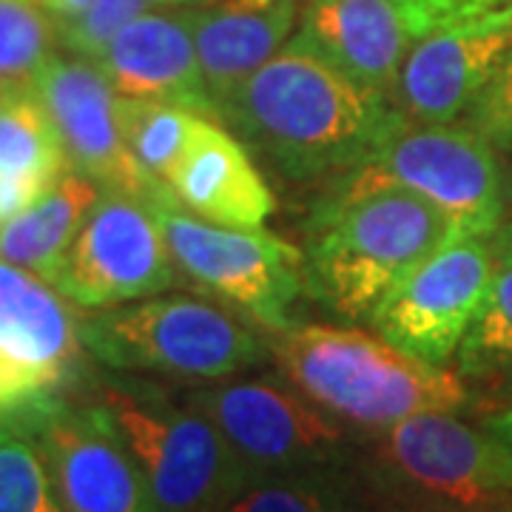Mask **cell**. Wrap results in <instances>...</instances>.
Instances as JSON below:
<instances>
[{"label":"cell","mask_w":512,"mask_h":512,"mask_svg":"<svg viewBox=\"0 0 512 512\" xmlns=\"http://www.w3.org/2000/svg\"><path fill=\"white\" fill-rule=\"evenodd\" d=\"M399 114L296 37L220 106V123L285 183H336L365 160Z\"/></svg>","instance_id":"6da1fadb"},{"label":"cell","mask_w":512,"mask_h":512,"mask_svg":"<svg viewBox=\"0 0 512 512\" xmlns=\"http://www.w3.org/2000/svg\"><path fill=\"white\" fill-rule=\"evenodd\" d=\"M268 342L282 379L359 433H379L421 413H461L473 404V390L456 367L421 362L379 333L293 325Z\"/></svg>","instance_id":"7a4b0ae2"},{"label":"cell","mask_w":512,"mask_h":512,"mask_svg":"<svg viewBox=\"0 0 512 512\" xmlns=\"http://www.w3.org/2000/svg\"><path fill=\"white\" fill-rule=\"evenodd\" d=\"M456 237L439 208L407 191L316 200L305 228L308 293L342 322H373L404 279Z\"/></svg>","instance_id":"3957f363"},{"label":"cell","mask_w":512,"mask_h":512,"mask_svg":"<svg viewBox=\"0 0 512 512\" xmlns=\"http://www.w3.org/2000/svg\"><path fill=\"white\" fill-rule=\"evenodd\" d=\"M80 339L100 365L188 384L242 376L271 359V342L220 302L171 293L80 316Z\"/></svg>","instance_id":"277c9868"},{"label":"cell","mask_w":512,"mask_h":512,"mask_svg":"<svg viewBox=\"0 0 512 512\" xmlns=\"http://www.w3.org/2000/svg\"><path fill=\"white\" fill-rule=\"evenodd\" d=\"M484 137L453 123H407L384 134L379 146L319 200H353L373 191H407L439 208L458 237H498L507 217L504 165Z\"/></svg>","instance_id":"5b68a950"},{"label":"cell","mask_w":512,"mask_h":512,"mask_svg":"<svg viewBox=\"0 0 512 512\" xmlns=\"http://www.w3.org/2000/svg\"><path fill=\"white\" fill-rule=\"evenodd\" d=\"M183 399L220 430L248 476L348 478L362 473L367 433L302 396L288 379H225Z\"/></svg>","instance_id":"8992f818"},{"label":"cell","mask_w":512,"mask_h":512,"mask_svg":"<svg viewBox=\"0 0 512 512\" xmlns=\"http://www.w3.org/2000/svg\"><path fill=\"white\" fill-rule=\"evenodd\" d=\"M94 404L109 419L163 512H214L248 478L220 430L157 384L109 379Z\"/></svg>","instance_id":"52a82bcc"},{"label":"cell","mask_w":512,"mask_h":512,"mask_svg":"<svg viewBox=\"0 0 512 512\" xmlns=\"http://www.w3.org/2000/svg\"><path fill=\"white\" fill-rule=\"evenodd\" d=\"M362 481L376 507L510 501L512 450L458 413H421L367 433Z\"/></svg>","instance_id":"ba28073f"},{"label":"cell","mask_w":512,"mask_h":512,"mask_svg":"<svg viewBox=\"0 0 512 512\" xmlns=\"http://www.w3.org/2000/svg\"><path fill=\"white\" fill-rule=\"evenodd\" d=\"M148 205L185 279L271 333L296 325L293 305L308 291L302 248L262 228L211 225L188 214L171 191Z\"/></svg>","instance_id":"9c48e42d"},{"label":"cell","mask_w":512,"mask_h":512,"mask_svg":"<svg viewBox=\"0 0 512 512\" xmlns=\"http://www.w3.org/2000/svg\"><path fill=\"white\" fill-rule=\"evenodd\" d=\"M177 276L151 205L103 188L52 285L74 308L103 311L160 296L177 285Z\"/></svg>","instance_id":"30bf717a"},{"label":"cell","mask_w":512,"mask_h":512,"mask_svg":"<svg viewBox=\"0 0 512 512\" xmlns=\"http://www.w3.org/2000/svg\"><path fill=\"white\" fill-rule=\"evenodd\" d=\"M490 239L456 237L441 245L373 316L376 333L421 362L453 367L498 265Z\"/></svg>","instance_id":"8fae6325"},{"label":"cell","mask_w":512,"mask_h":512,"mask_svg":"<svg viewBox=\"0 0 512 512\" xmlns=\"http://www.w3.org/2000/svg\"><path fill=\"white\" fill-rule=\"evenodd\" d=\"M32 89L55 123L72 171L92 177L106 191H123L143 202L168 191L134 163L123 134V97L114 92L100 63L55 55Z\"/></svg>","instance_id":"7c38bea8"},{"label":"cell","mask_w":512,"mask_h":512,"mask_svg":"<svg viewBox=\"0 0 512 512\" xmlns=\"http://www.w3.org/2000/svg\"><path fill=\"white\" fill-rule=\"evenodd\" d=\"M512 49V3L419 37L387 94L407 123H456Z\"/></svg>","instance_id":"4fadbf2b"},{"label":"cell","mask_w":512,"mask_h":512,"mask_svg":"<svg viewBox=\"0 0 512 512\" xmlns=\"http://www.w3.org/2000/svg\"><path fill=\"white\" fill-rule=\"evenodd\" d=\"M63 512H163L97 404H63L32 433Z\"/></svg>","instance_id":"5bb4252c"},{"label":"cell","mask_w":512,"mask_h":512,"mask_svg":"<svg viewBox=\"0 0 512 512\" xmlns=\"http://www.w3.org/2000/svg\"><path fill=\"white\" fill-rule=\"evenodd\" d=\"M197 9H146L128 23L97 60L123 100L174 103L220 120L202 80Z\"/></svg>","instance_id":"9a60e30c"},{"label":"cell","mask_w":512,"mask_h":512,"mask_svg":"<svg viewBox=\"0 0 512 512\" xmlns=\"http://www.w3.org/2000/svg\"><path fill=\"white\" fill-rule=\"evenodd\" d=\"M296 40L376 94H390L416 43L396 0H305Z\"/></svg>","instance_id":"2e32d148"},{"label":"cell","mask_w":512,"mask_h":512,"mask_svg":"<svg viewBox=\"0 0 512 512\" xmlns=\"http://www.w3.org/2000/svg\"><path fill=\"white\" fill-rule=\"evenodd\" d=\"M168 191L188 214L222 228L254 231L276 208L274 191L248 146L211 117L197 120L191 146L174 168Z\"/></svg>","instance_id":"e0dca14e"},{"label":"cell","mask_w":512,"mask_h":512,"mask_svg":"<svg viewBox=\"0 0 512 512\" xmlns=\"http://www.w3.org/2000/svg\"><path fill=\"white\" fill-rule=\"evenodd\" d=\"M83 353L72 302L52 282L0 259V356L69 387Z\"/></svg>","instance_id":"ac0fdd59"},{"label":"cell","mask_w":512,"mask_h":512,"mask_svg":"<svg viewBox=\"0 0 512 512\" xmlns=\"http://www.w3.org/2000/svg\"><path fill=\"white\" fill-rule=\"evenodd\" d=\"M305 0H214L194 15L202 80L214 109L291 40Z\"/></svg>","instance_id":"d6986e66"},{"label":"cell","mask_w":512,"mask_h":512,"mask_svg":"<svg viewBox=\"0 0 512 512\" xmlns=\"http://www.w3.org/2000/svg\"><path fill=\"white\" fill-rule=\"evenodd\" d=\"M100 197L103 185L97 180L80 171H66L29 211L0 222V259L55 282L63 259Z\"/></svg>","instance_id":"ffe728a7"},{"label":"cell","mask_w":512,"mask_h":512,"mask_svg":"<svg viewBox=\"0 0 512 512\" xmlns=\"http://www.w3.org/2000/svg\"><path fill=\"white\" fill-rule=\"evenodd\" d=\"M214 512H376L362 473L348 478L248 476Z\"/></svg>","instance_id":"44dd1931"},{"label":"cell","mask_w":512,"mask_h":512,"mask_svg":"<svg viewBox=\"0 0 512 512\" xmlns=\"http://www.w3.org/2000/svg\"><path fill=\"white\" fill-rule=\"evenodd\" d=\"M453 367L467 384L512 387V256L498 254L490 291L458 345Z\"/></svg>","instance_id":"7402d4cb"},{"label":"cell","mask_w":512,"mask_h":512,"mask_svg":"<svg viewBox=\"0 0 512 512\" xmlns=\"http://www.w3.org/2000/svg\"><path fill=\"white\" fill-rule=\"evenodd\" d=\"M72 171L60 134L35 89L20 92L0 111V174L55 185Z\"/></svg>","instance_id":"603a6c76"},{"label":"cell","mask_w":512,"mask_h":512,"mask_svg":"<svg viewBox=\"0 0 512 512\" xmlns=\"http://www.w3.org/2000/svg\"><path fill=\"white\" fill-rule=\"evenodd\" d=\"M123 134L134 163L146 171L151 180L163 183L180 165L191 146L197 120L205 114L174 106V103H148V100H123Z\"/></svg>","instance_id":"cb8c5ba5"},{"label":"cell","mask_w":512,"mask_h":512,"mask_svg":"<svg viewBox=\"0 0 512 512\" xmlns=\"http://www.w3.org/2000/svg\"><path fill=\"white\" fill-rule=\"evenodd\" d=\"M57 46V23L37 0H0V83L32 89Z\"/></svg>","instance_id":"d4e9b609"},{"label":"cell","mask_w":512,"mask_h":512,"mask_svg":"<svg viewBox=\"0 0 512 512\" xmlns=\"http://www.w3.org/2000/svg\"><path fill=\"white\" fill-rule=\"evenodd\" d=\"M0 512H63L35 441L0 427Z\"/></svg>","instance_id":"484cf974"},{"label":"cell","mask_w":512,"mask_h":512,"mask_svg":"<svg viewBox=\"0 0 512 512\" xmlns=\"http://www.w3.org/2000/svg\"><path fill=\"white\" fill-rule=\"evenodd\" d=\"M146 9V0H92L83 15L57 23V43L66 55L97 63L111 40Z\"/></svg>","instance_id":"4316f807"},{"label":"cell","mask_w":512,"mask_h":512,"mask_svg":"<svg viewBox=\"0 0 512 512\" xmlns=\"http://www.w3.org/2000/svg\"><path fill=\"white\" fill-rule=\"evenodd\" d=\"M461 126L473 128L501 157H512V49L487 89L461 117Z\"/></svg>","instance_id":"83f0119b"},{"label":"cell","mask_w":512,"mask_h":512,"mask_svg":"<svg viewBox=\"0 0 512 512\" xmlns=\"http://www.w3.org/2000/svg\"><path fill=\"white\" fill-rule=\"evenodd\" d=\"M402 9L404 20L416 40L441 26H450L456 20L473 18L481 12H490L498 6H507L512 0H396Z\"/></svg>","instance_id":"f1b7e54d"},{"label":"cell","mask_w":512,"mask_h":512,"mask_svg":"<svg viewBox=\"0 0 512 512\" xmlns=\"http://www.w3.org/2000/svg\"><path fill=\"white\" fill-rule=\"evenodd\" d=\"M55 185L29 180V177H3L0 174V222L12 220L23 211H29L35 202H40Z\"/></svg>","instance_id":"f546056e"},{"label":"cell","mask_w":512,"mask_h":512,"mask_svg":"<svg viewBox=\"0 0 512 512\" xmlns=\"http://www.w3.org/2000/svg\"><path fill=\"white\" fill-rule=\"evenodd\" d=\"M376 512H512L510 501L495 504H476V507H458V504H379Z\"/></svg>","instance_id":"4dcf8cb0"},{"label":"cell","mask_w":512,"mask_h":512,"mask_svg":"<svg viewBox=\"0 0 512 512\" xmlns=\"http://www.w3.org/2000/svg\"><path fill=\"white\" fill-rule=\"evenodd\" d=\"M37 3L46 9V15L55 20V23L74 20L77 15H83V12L92 6V0H37Z\"/></svg>","instance_id":"1f68e13d"},{"label":"cell","mask_w":512,"mask_h":512,"mask_svg":"<svg viewBox=\"0 0 512 512\" xmlns=\"http://www.w3.org/2000/svg\"><path fill=\"white\" fill-rule=\"evenodd\" d=\"M481 424H484L493 436H498V439L504 441V444L512 450V404H507V407H501V410L490 413V416L481 421Z\"/></svg>","instance_id":"d6a6232c"},{"label":"cell","mask_w":512,"mask_h":512,"mask_svg":"<svg viewBox=\"0 0 512 512\" xmlns=\"http://www.w3.org/2000/svg\"><path fill=\"white\" fill-rule=\"evenodd\" d=\"M214 0H146L148 9H200Z\"/></svg>","instance_id":"836d02e7"},{"label":"cell","mask_w":512,"mask_h":512,"mask_svg":"<svg viewBox=\"0 0 512 512\" xmlns=\"http://www.w3.org/2000/svg\"><path fill=\"white\" fill-rule=\"evenodd\" d=\"M498 254L512 256V220L498 231Z\"/></svg>","instance_id":"e575fe53"},{"label":"cell","mask_w":512,"mask_h":512,"mask_svg":"<svg viewBox=\"0 0 512 512\" xmlns=\"http://www.w3.org/2000/svg\"><path fill=\"white\" fill-rule=\"evenodd\" d=\"M504 200H507V214H512V157L504 165Z\"/></svg>","instance_id":"d590c367"},{"label":"cell","mask_w":512,"mask_h":512,"mask_svg":"<svg viewBox=\"0 0 512 512\" xmlns=\"http://www.w3.org/2000/svg\"><path fill=\"white\" fill-rule=\"evenodd\" d=\"M20 92H26V89H18V86H6V83H0V111L6 109Z\"/></svg>","instance_id":"8d00e7d4"}]
</instances>
